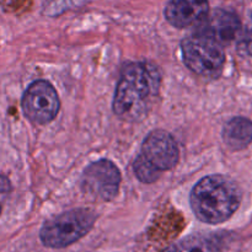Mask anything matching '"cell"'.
Instances as JSON below:
<instances>
[{
	"mask_svg": "<svg viewBox=\"0 0 252 252\" xmlns=\"http://www.w3.org/2000/svg\"><path fill=\"white\" fill-rule=\"evenodd\" d=\"M10 192H11L10 180L6 176H4V175H0V214H1L2 211V204L7 199Z\"/></svg>",
	"mask_w": 252,
	"mask_h": 252,
	"instance_id": "12",
	"label": "cell"
},
{
	"mask_svg": "<svg viewBox=\"0 0 252 252\" xmlns=\"http://www.w3.org/2000/svg\"><path fill=\"white\" fill-rule=\"evenodd\" d=\"M138 157L161 176L162 172L176 166L180 153L174 137L169 132L155 129L147 135Z\"/></svg>",
	"mask_w": 252,
	"mask_h": 252,
	"instance_id": "7",
	"label": "cell"
},
{
	"mask_svg": "<svg viewBox=\"0 0 252 252\" xmlns=\"http://www.w3.org/2000/svg\"><path fill=\"white\" fill-rule=\"evenodd\" d=\"M208 12V0H169L164 10L166 21L177 29L198 25Z\"/></svg>",
	"mask_w": 252,
	"mask_h": 252,
	"instance_id": "9",
	"label": "cell"
},
{
	"mask_svg": "<svg viewBox=\"0 0 252 252\" xmlns=\"http://www.w3.org/2000/svg\"><path fill=\"white\" fill-rule=\"evenodd\" d=\"M22 111L31 122L47 125L58 115L61 101L56 89L46 80L32 83L22 96Z\"/></svg>",
	"mask_w": 252,
	"mask_h": 252,
	"instance_id": "5",
	"label": "cell"
},
{
	"mask_svg": "<svg viewBox=\"0 0 252 252\" xmlns=\"http://www.w3.org/2000/svg\"><path fill=\"white\" fill-rule=\"evenodd\" d=\"M221 238L214 234H194L162 252H220Z\"/></svg>",
	"mask_w": 252,
	"mask_h": 252,
	"instance_id": "11",
	"label": "cell"
},
{
	"mask_svg": "<svg viewBox=\"0 0 252 252\" xmlns=\"http://www.w3.org/2000/svg\"><path fill=\"white\" fill-rule=\"evenodd\" d=\"M96 218L95 212L86 208L64 212L44 223L39 238L46 248H66L85 236L93 229Z\"/></svg>",
	"mask_w": 252,
	"mask_h": 252,
	"instance_id": "3",
	"label": "cell"
},
{
	"mask_svg": "<svg viewBox=\"0 0 252 252\" xmlns=\"http://www.w3.org/2000/svg\"><path fill=\"white\" fill-rule=\"evenodd\" d=\"M184 63L193 73L206 78H218L223 70L225 53L216 39L196 33L181 42Z\"/></svg>",
	"mask_w": 252,
	"mask_h": 252,
	"instance_id": "4",
	"label": "cell"
},
{
	"mask_svg": "<svg viewBox=\"0 0 252 252\" xmlns=\"http://www.w3.org/2000/svg\"><path fill=\"white\" fill-rule=\"evenodd\" d=\"M244 48H245L246 53L252 57V31L244 39Z\"/></svg>",
	"mask_w": 252,
	"mask_h": 252,
	"instance_id": "13",
	"label": "cell"
},
{
	"mask_svg": "<svg viewBox=\"0 0 252 252\" xmlns=\"http://www.w3.org/2000/svg\"><path fill=\"white\" fill-rule=\"evenodd\" d=\"M223 140L230 149L241 150L252 142V122L245 117H234L223 128Z\"/></svg>",
	"mask_w": 252,
	"mask_h": 252,
	"instance_id": "10",
	"label": "cell"
},
{
	"mask_svg": "<svg viewBox=\"0 0 252 252\" xmlns=\"http://www.w3.org/2000/svg\"><path fill=\"white\" fill-rule=\"evenodd\" d=\"M197 33L211 37L220 44L230 43L238 37L241 30V22L234 12L224 9H217L208 12L198 25Z\"/></svg>",
	"mask_w": 252,
	"mask_h": 252,
	"instance_id": "8",
	"label": "cell"
},
{
	"mask_svg": "<svg viewBox=\"0 0 252 252\" xmlns=\"http://www.w3.org/2000/svg\"><path fill=\"white\" fill-rule=\"evenodd\" d=\"M241 197V189L233 180L223 175H211L194 185L189 202L197 219L207 224H219L238 211Z\"/></svg>",
	"mask_w": 252,
	"mask_h": 252,
	"instance_id": "2",
	"label": "cell"
},
{
	"mask_svg": "<svg viewBox=\"0 0 252 252\" xmlns=\"http://www.w3.org/2000/svg\"><path fill=\"white\" fill-rule=\"evenodd\" d=\"M121 171L112 161L101 159L89 165L81 176V189L88 196L102 201L115 198L120 189Z\"/></svg>",
	"mask_w": 252,
	"mask_h": 252,
	"instance_id": "6",
	"label": "cell"
},
{
	"mask_svg": "<svg viewBox=\"0 0 252 252\" xmlns=\"http://www.w3.org/2000/svg\"><path fill=\"white\" fill-rule=\"evenodd\" d=\"M160 75L154 66L130 63L123 68L113 98V112L127 121L144 117L149 100L158 93Z\"/></svg>",
	"mask_w": 252,
	"mask_h": 252,
	"instance_id": "1",
	"label": "cell"
}]
</instances>
